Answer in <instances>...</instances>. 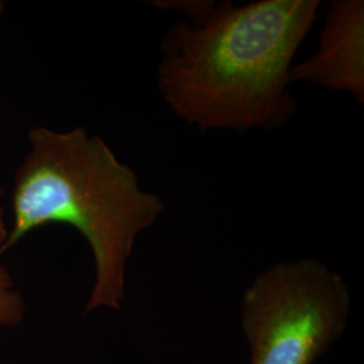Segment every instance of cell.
I'll list each match as a JSON object with an SVG mask.
<instances>
[{"instance_id": "cell-3", "label": "cell", "mask_w": 364, "mask_h": 364, "mask_svg": "<svg viewBox=\"0 0 364 364\" xmlns=\"http://www.w3.org/2000/svg\"><path fill=\"white\" fill-rule=\"evenodd\" d=\"M351 308L348 284L321 260L263 269L240 299L248 364L317 363L346 333Z\"/></svg>"}, {"instance_id": "cell-1", "label": "cell", "mask_w": 364, "mask_h": 364, "mask_svg": "<svg viewBox=\"0 0 364 364\" xmlns=\"http://www.w3.org/2000/svg\"><path fill=\"white\" fill-rule=\"evenodd\" d=\"M318 10V0L223 1L200 23L173 25L161 42L162 99L200 131L284 127L297 109L294 55Z\"/></svg>"}, {"instance_id": "cell-7", "label": "cell", "mask_w": 364, "mask_h": 364, "mask_svg": "<svg viewBox=\"0 0 364 364\" xmlns=\"http://www.w3.org/2000/svg\"><path fill=\"white\" fill-rule=\"evenodd\" d=\"M9 236V225L6 223V218H4V210L0 207V247L6 243Z\"/></svg>"}, {"instance_id": "cell-2", "label": "cell", "mask_w": 364, "mask_h": 364, "mask_svg": "<svg viewBox=\"0 0 364 364\" xmlns=\"http://www.w3.org/2000/svg\"><path fill=\"white\" fill-rule=\"evenodd\" d=\"M28 146L15 174L13 225L0 258L38 227L70 225L90 245L95 263L85 313L119 311L136 237L156 224L165 203L142 189L136 173L99 135L82 127H34Z\"/></svg>"}, {"instance_id": "cell-9", "label": "cell", "mask_w": 364, "mask_h": 364, "mask_svg": "<svg viewBox=\"0 0 364 364\" xmlns=\"http://www.w3.org/2000/svg\"><path fill=\"white\" fill-rule=\"evenodd\" d=\"M4 195V191H3V188H1V185H0V197Z\"/></svg>"}, {"instance_id": "cell-6", "label": "cell", "mask_w": 364, "mask_h": 364, "mask_svg": "<svg viewBox=\"0 0 364 364\" xmlns=\"http://www.w3.org/2000/svg\"><path fill=\"white\" fill-rule=\"evenodd\" d=\"M154 7L164 10H178L189 16V23H200L205 21L215 10V1H153Z\"/></svg>"}, {"instance_id": "cell-4", "label": "cell", "mask_w": 364, "mask_h": 364, "mask_svg": "<svg viewBox=\"0 0 364 364\" xmlns=\"http://www.w3.org/2000/svg\"><path fill=\"white\" fill-rule=\"evenodd\" d=\"M291 82H311L332 91L350 93L364 103V3H331L318 48L312 57L291 66Z\"/></svg>"}, {"instance_id": "cell-8", "label": "cell", "mask_w": 364, "mask_h": 364, "mask_svg": "<svg viewBox=\"0 0 364 364\" xmlns=\"http://www.w3.org/2000/svg\"><path fill=\"white\" fill-rule=\"evenodd\" d=\"M3 10H4V3L0 0V16H1V14H3Z\"/></svg>"}, {"instance_id": "cell-5", "label": "cell", "mask_w": 364, "mask_h": 364, "mask_svg": "<svg viewBox=\"0 0 364 364\" xmlns=\"http://www.w3.org/2000/svg\"><path fill=\"white\" fill-rule=\"evenodd\" d=\"M26 302L10 272L0 264V328H13L23 323Z\"/></svg>"}]
</instances>
